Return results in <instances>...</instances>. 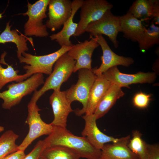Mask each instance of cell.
I'll use <instances>...</instances> for the list:
<instances>
[{
    "label": "cell",
    "mask_w": 159,
    "mask_h": 159,
    "mask_svg": "<svg viewBox=\"0 0 159 159\" xmlns=\"http://www.w3.org/2000/svg\"><path fill=\"white\" fill-rule=\"evenodd\" d=\"M85 122L84 128L82 132V136L86 138L95 148L101 150L105 144L109 143H116L124 138H115L107 135L102 132L98 127L97 120L93 114L85 115L82 116Z\"/></svg>",
    "instance_id": "4fadbf2b"
},
{
    "label": "cell",
    "mask_w": 159,
    "mask_h": 159,
    "mask_svg": "<svg viewBox=\"0 0 159 159\" xmlns=\"http://www.w3.org/2000/svg\"><path fill=\"white\" fill-rule=\"evenodd\" d=\"M96 76L89 94L85 115L93 114L98 104L112 84L103 74Z\"/></svg>",
    "instance_id": "d6986e66"
},
{
    "label": "cell",
    "mask_w": 159,
    "mask_h": 159,
    "mask_svg": "<svg viewBox=\"0 0 159 159\" xmlns=\"http://www.w3.org/2000/svg\"><path fill=\"white\" fill-rule=\"evenodd\" d=\"M151 95L140 92L134 95L132 102L134 105L140 109L146 108L151 100Z\"/></svg>",
    "instance_id": "83f0119b"
},
{
    "label": "cell",
    "mask_w": 159,
    "mask_h": 159,
    "mask_svg": "<svg viewBox=\"0 0 159 159\" xmlns=\"http://www.w3.org/2000/svg\"><path fill=\"white\" fill-rule=\"evenodd\" d=\"M121 32L127 39L138 42L143 35L146 27L142 22L130 14L119 16Z\"/></svg>",
    "instance_id": "ac0fdd59"
},
{
    "label": "cell",
    "mask_w": 159,
    "mask_h": 159,
    "mask_svg": "<svg viewBox=\"0 0 159 159\" xmlns=\"http://www.w3.org/2000/svg\"><path fill=\"white\" fill-rule=\"evenodd\" d=\"M76 62L67 52L61 56L55 62L53 70L44 82L43 86L39 90L34 92L30 101L37 102L48 90H60L62 83L66 81L73 72Z\"/></svg>",
    "instance_id": "7a4b0ae2"
},
{
    "label": "cell",
    "mask_w": 159,
    "mask_h": 159,
    "mask_svg": "<svg viewBox=\"0 0 159 159\" xmlns=\"http://www.w3.org/2000/svg\"><path fill=\"white\" fill-rule=\"evenodd\" d=\"M78 71V79L77 83L65 92L67 98L70 102L77 101L82 105V109H77L74 111L76 115L80 116L85 113L90 91L96 76L92 69H82Z\"/></svg>",
    "instance_id": "8992f818"
},
{
    "label": "cell",
    "mask_w": 159,
    "mask_h": 159,
    "mask_svg": "<svg viewBox=\"0 0 159 159\" xmlns=\"http://www.w3.org/2000/svg\"><path fill=\"white\" fill-rule=\"evenodd\" d=\"M113 5L106 0H83L80 7V20L73 36L78 37L85 32L87 26L111 11Z\"/></svg>",
    "instance_id": "ba28073f"
},
{
    "label": "cell",
    "mask_w": 159,
    "mask_h": 159,
    "mask_svg": "<svg viewBox=\"0 0 159 159\" xmlns=\"http://www.w3.org/2000/svg\"><path fill=\"white\" fill-rule=\"evenodd\" d=\"M93 37L100 46L102 52L101 65L98 68L92 69V71L96 75L103 74L112 67L118 65L128 67L134 62L131 57L120 56L114 53L102 35L98 34Z\"/></svg>",
    "instance_id": "30bf717a"
},
{
    "label": "cell",
    "mask_w": 159,
    "mask_h": 159,
    "mask_svg": "<svg viewBox=\"0 0 159 159\" xmlns=\"http://www.w3.org/2000/svg\"><path fill=\"white\" fill-rule=\"evenodd\" d=\"M155 0H136L130 7L127 13L142 21L153 18Z\"/></svg>",
    "instance_id": "7402d4cb"
},
{
    "label": "cell",
    "mask_w": 159,
    "mask_h": 159,
    "mask_svg": "<svg viewBox=\"0 0 159 159\" xmlns=\"http://www.w3.org/2000/svg\"><path fill=\"white\" fill-rule=\"evenodd\" d=\"M45 148L43 140L38 141L32 150L26 155L24 159H39Z\"/></svg>",
    "instance_id": "f1b7e54d"
},
{
    "label": "cell",
    "mask_w": 159,
    "mask_h": 159,
    "mask_svg": "<svg viewBox=\"0 0 159 159\" xmlns=\"http://www.w3.org/2000/svg\"><path fill=\"white\" fill-rule=\"evenodd\" d=\"M152 22L156 25H159V1L155 0L153 15Z\"/></svg>",
    "instance_id": "4dcf8cb0"
},
{
    "label": "cell",
    "mask_w": 159,
    "mask_h": 159,
    "mask_svg": "<svg viewBox=\"0 0 159 159\" xmlns=\"http://www.w3.org/2000/svg\"><path fill=\"white\" fill-rule=\"evenodd\" d=\"M83 1V0H74L72 1V12L70 17L64 24L60 31L49 36L52 40H55L61 47H71L74 45L70 39L71 36L74 34L78 23L73 21V18L76 12L81 7Z\"/></svg>",
    "instance_id": "2e32d148"
},
{
    "label": "cell",
    "mask_w": 159,
    "mask_h": 159,
    "mask_svg": "<svg viewBox=\"0 0 159 159\" xmlns=\"http://www.w3.org/2000/svg\"><path fill=\"white\" fill-rule=\"evenodd\" d=\"M103 74L112 84L121 88H130L129 85L137 83H153L156 80V75L154 72L145 73L139 72L135 74H126L120 72L117 66L112 67Z\"/></svg>",
    "instance_id": "8fae6325"
},
{
    "label": "cell",
    "mask_w": 159,
    "mask_h": 159,
    "mask_svg": "<svg viewBox=\"0 0 159 159\" xmlns=\"http://www.w3.org/2000/svg\"><path fill=\"white\" fill-rule=\"evenodd\" d=\"M49 102L54 116L50 124L53 126L66 128L68 116L74 111L71 108V103L67 98L65 91L54 90L49 97Z\"/></svg>",
    "instance_id": "9a60e30c"
},
{
    "label": "cell",
    "mask_w": 159,
    "mask_h": 159,
    "mask_svg": "<svg viewBox=\"0 0 159 159\" xmlns=\"http://www.w3.org/2000/svg\"><path fill=\"white\" fill-rule=\"evenodd\" d=\"M43 140L45 148L65 147L87 159H98L100 154L101 150L94 148L86 138L74 135L66 128L53 126L52 133Z\"/></svg>",
    "instance_id": "6da1fadb"
},
{
    "label": "cell",
    "mask_w": 159,
    "mask_h": 159,
    "mask_svg": "<svg viewBox=\"0 0 159 159\" xmlns=\"http://www.w3.org/2000/svg\"><path fill=\"white\" fill-rule=\"evenodd\" d=\"M121 88L112 84L98 104L93 114L97 120L107 113L117 100L124 95Z\"/></svg>",
    "instance_id": "44dd1931"
},
{
    "label": "cell",
    "mask_w": 159,
    "mask_h": 159,
    "mask_svg": "<svg viewBox=\"0 0 159 159\" xmlns=\"http://www.w3.org/2000/svg\"><path fill=\"white\" fill-rule=\"evenodd\" d=\"M85 32L90 33V37L98 34L107 36L114 47L117 48L119 45L117 37L121 32L119 16L113 15L111 11H108L100 19L90 24Z\"/></svg>",
    "instance_id": "9c48e42d"
},
{
    "label": "cell",
    "mask_w": 159,
    "mask_h": 159,
    "mask_svg": "<svg viewBox=\"0 0 159 159\" xmlns=\"http://www.w3.org/2000/svg\"><path fill=\"white\" fill-rule=\"evenodd\" d=\"M74 45L67 52L68 55L76 61L73 72L85 69H92V57L95 49L99 45L93 37Z\"/></svg>",
    "instance_id": "7c38bea8"
},
{
    "label": "cell",
    "mask_w": 159,
    "mask_h": 159,
    "mask_svg": "<svg viewBox=\"0 0 159 159\" xmlns=\"http://www.w3.org/2000/svg\"><path fill=\"white\" fill-rule=\"evenodd\" d=\"M24 151L18 150L6 156L4 159H24L26 155Z\"/></svg>",
    "instance_id": "1f68e13d"
},
{
    "label": "cell",
    "mask_w": 159,
    "mask_h": 159,
    "mask_svg": "<svg viewBox=\"0 0 159 159\" xmlns=\"http://www.w3.org/2000/svg\"><path fill=\"white\" fill-rule=\"evenodd\" d=\"M132 138L127 145L130 150L139 159H147L148 153V145L142 138V134L138 130L132 132Z\"/></svg>",
    "instance_id": "4316f807"
},
{
    "label": "cell",
    "mask_w": 159,
    "mask_h": 159,
    "mask_svg": "<svg viewBox=\"0 0 159 159\" xmlns=\"http://www.w3.org/2000/svg\"><path fill=\"white\" fill-rule=\"evenodd\" d=\"M44 82L43 74L37 73L24 80L9 85L7 90L0 92V98L3 100L2 107L10 109L19 104L24 97L37 90Z\"/></svg>",
    "instance_id": "3957f363"
},
{
    "label": "cell",
    "mask_w": 159,
    "mask_h": 159,
    "mask_svg": "<svg viewBox=\"0 0 159 159\" xmlns=\"http://www.w3.org/2000/svg\"><path fill=\"white\" fill-rule=\"evenodd\" d=\"M49 1L50 0H39L33 4L28 1L27 11L20 14L28 17L24 26L25 36L41 37L48 36L49 33L47 27L43 21L47 17L46 12Z\"/></svg>",
    "instance_id": "5b68a950"
},
{
    "label": "cell",
    "mask_w": 159,
    "mask_h": 159,
    "mask_svg": "<svg viewBox=\"0 0 159 159\" xmlns=\"http://www.w3.org/2000/svg\"><path fill=\"white\" fill-rule=\"evenodd\" d=\"M40 157L43 159H79L81 158L72 150L60 146L46 148Z\"/></svg>",
    "instance_id": "d4e9b609"
},
{
    "label": "cell",
    "mask_w": 159,
    "mask_h": 159,
    "mask_svg": "<svg viewBox=\"0 0 159 159\" xmlns=\"http://www.w3.org/2000/svg\"><path fill=\"white\" fill-rule=\"evenodd\" d=\"M72 1L69 0H50L48 6L49 19L46 25L52 31L59 29L70 17Z\"/></svg>",
    "instance_id": "5bb4252c"
},
{
    "label": "cell",
    "mask_w": 159,
    "mask_h": 159,
    "mask_svg": "<svg viewBox=\"0 0 159 159\" xmlns=\"http://www.w3.org/2000/svg\"><path fill=\"white\" fill-rule=\"evenodd\" d=\"M73 46H63L54 52L43 55H33L26 52L23 53L19 59L20 63L26 64L23 68L26 70L25 74L26 79L37 73L50 75L57 60Z\"/></svg>",
    "instance_id": "277c9868"
},
{
    "label": "cell",
    "mask_w": 159,
    "mask_h": 159,
    "mask_svg": "<svg viewBox=\"0 0 159 159\" xmlns=\"http://www.w3.org/2000/svg\"><path fill=\"white\" fill-rule=\"evenodd\" d=\"M3 13H0V19H1L3 17L2 16Z\"/></svg>",
    "instance_id": "836d02e7"
},
{
    "label": "cell",
    "mask_w": 159,
    "mask_h": 159,
    "mask_svg": "<svg viewBox=\"0 0 159 159\" xmlns=\"http://www.w3.org/2000/svg\"><path fill=\"white\" fill-rule=\"evenodd\" d=\"M10 21L7 22L5 28L0 34V44H5L7 42H12L15 44L17 47V54L19 59L22 54L29 50L26 42L29 40L32 45H33L32 39L27 37L24 35L19 34L17 29H11V25H10Z\"/></svg>",
    "instance_id": "ffe728a7"
},
{
    "label": "cell",
    "mask_w": 159,
    "mask_h": 159,
    "mask_svg": "<svg viewBox=\"0 0 159 159\" xmlns=\"http://www.w3.org/2000/svg\"><path fill=\"white\" fill-rule=\"evenodd\" d=\"M19 137L11 130L6 131L1 135L0 137V159L18 150V145L16 141Z\"/></svg>",
    "instance_id": "484cf974"
},
{
    "label": "cell",
    "mask_w": 159,
    "mask_h": 159,
    "mask_svg": "<svg viewBox=\"0 0 159 159\" xmlns=\"http://www.w3.org/2000/svg\"><path fill=\"white\" fill-rule=\"evenodd\" d=\"M140 50H147L159 43V27L152 22L144 32L138 42Z\"/></svg>",
    "instance_id": "cb8c5ba5"
},
{
    "label": "cell",
    "mask_w": 159,
    "mask_h": 159,
    "mask_svg": "<svg viewBox=\"0 0 159 159\" xmlns=\"http://www.w3.org/2000/svg\"><path fill=\"white\" fill-rule=\"evenodd\" d=\"M39 159H43L40 157Z\"/></svg>",
    "instance_id": "d590c367"
},
{
    "label": "cell",
    "mask_w": 159,
    "mask_h": 159,
    "mask_svg": "<svg viewBox=\"0 0 159 159\" xmlns=\"http://www.w3.org/2000/svg\"><path fill=\"white\" fill-rule=\"evenodd\" d=\"M27 109L28 114L25 123L29 125V131L22 143L18 145V150L25 151L35 139L43 135H49L53 130V126L46 123L41 119L39 112L41 110L37 102L30 101Z\"/></svg>",
    "instance_id": "52a82bcc"
},
{
    "label": "cell",
    "mask_w": 159,
    "mask_h": 159,
    "mask_svg": "<svg viewBox=\"0 0 159 159\" xmlns=\"http://www.w3.org/2000/svg\"><path fill=\"white\" fill-rule=\"evenodd\" d=\"M4 158H5V157H4V158H0V159H4Z\"/></svg>",
    "instance_id": "e575fe53"
},
{
    "label": "cell",
    "mask_w": 159,
    "mask_h": 159,
    "mask_svg": "<svg viewBox=\"0 0 159 159\" xmlns=\"http://www.w3.org/2000/svg\"><path fill=\"white\" fill-rule=\"evenodd\" d=\"M147 159H159V146L158 145H148Z\"/></svg>",
    "instance_id": "f546056e"
},
{
    "label": "cell",
    "mask_w": 159,
    "mask_h": 159,
    "mask_svg": "<svg viewBox=\"0 0 159 159\" xmlns=\"http://www.w3.org/2000/svg\"><path fill=\"white\" fill-rule=\"evenodd\" d=\"M4 127L0 126V133L3 131L4 130Z\"/></svg>",
    "instance_id": "d6a6232c"
},
{
    "label": "cell",
    "mask_w": 159,
    "mask_h": 159,
    "mask_svg": "<svg viewBox=\"0 0 159 159\" xmlns=\"http://www.w3.org/2000/svg\"><path fill=\"white\" fill-rule=\"evenodd\" d=\"M6 53L4 52L1 56L0 60V90L10 82H19L26 79L25 74L19 75L18 70H15L11 65L6 63L4 58Z\"/></svg>",
    "instance_id": "603a6c76"
},
{
    "label": "cell",
    "mask_w": 159,
    "mask_h": 159,
    "mask_svg": "<svg viewBox=\"0 0 159 159\" xmlns=\"http://www.w3.org/2000/svg\"><path fill=\"white\" fill-rule=\"evenodd\" d=\"M130 139L128 135L117 143L105 144L98 159H139L127 147Z\"/></svg>",
    "instance_id": "e0dca14e"
}]
</instances>
